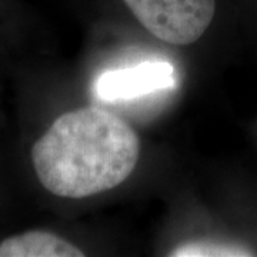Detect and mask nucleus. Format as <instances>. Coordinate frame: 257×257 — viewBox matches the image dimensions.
<instances>
[{
  "label": "nucleus",
  "mask_w": 257,
  "mask_h": 257,
  "mask_svg": "<svg viewBox=\"0 0 257 257\" xmlns=\"http://www.w3.org/2000/svg\"><path fill=\"white\" fill-rule=\"evenodd\" d=\"M251 253L244 248L224 246L216 243H189L173 250L172 256H250Z\"/></svg>",
  "instance_id": "nucleus-5"
},
{
  "label": "nucleus",
  "mask_w": 257,
  "mask_h": 257,
  "mask_svg": "<svg viewBox=\"0 0 257 257\" xmlns=\"http://www.w3.org/2000/svg\"><path fill=\"white\" fill-rule=\"evenodd\" d=\"M153 36L175 46L197 42L210 26L216 0H123Z\"/></svg>",
  "instance_id": "nucleus-2"
},
{
  "label": "nucleus",
  "mask_w": 257,
  "mask_h": 257,
  "mask_svg": "<svg viewBox=\"0 0 257 257\" xmlns=\"http://www.w3.org/2000/svg\"><path fill=\"white\" fill-rule=\"evenodd\" d=\"M138 135L97 106L62 114L32 149L37 179L59 197L83 199L117 187L135 170Z\"/></svg>",
  "instance_id": "nucleus-1"
},
{
  "label": "nucleus",
  "mask_w": 257,
  "mask_h": 257,
  "mask_svg": "<svg viewBox=\"0 0 257 257\" xmlns=\"http://www.w3.org/2000/svg\"><path fill=\"white\" fill-rule=\"evenodd\" d=\"M82 250L49 231H26L0 243V257H82Z\"/></svg>",
  "instance_id": "nucleus-4"
},
{
  "label": "nucleus",
  "mask_w": 257,
  "mask_h": 257,
  "mask_svg": "<svg viewBox=\"0 0 257 257\" xmlns=\"http://www.w3.org/2000/svg\"><path fill=\"white\" fill-rule=\"evenodd\" d=\"M175 69L169 62L149 60L136 66L109 70L99 76L96 94L103 101L138 99L173 87Z\"/></svg>",
  "instance_id": "nucleus-3"
}]
</instances>
